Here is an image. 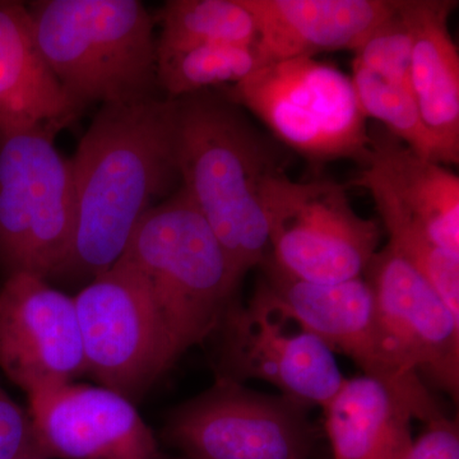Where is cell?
Listing matches in <instances>:
<instances>
[{"label": "cell", "instance_id": "obj_9", "mask_svg": "<svg viewBox=\"0 0 459 459\" xmlns=\"http://www.w3.org/2000/svg\"><path fill=\"white\" fill-rule=\"evenodd\" d=\"M86 373L132 400L174 364L140 277L122 262L75 296Z\"/></svg>", "mask_w": 459, "mask_h": 459}, {"label": "cell", "instance_id": "obj_11", "mask_svg": "<svg viewBox=\"0 0 459 459\" xmlns=\"http://www.w3.org/2000/svg\"><path fill=\"white\" fill-rule=\"evenodd\" d=\"M264 279L255 292L281 319L320 338L333 352L351 359L367 376L421 388L420 374L395 360L377 319L376 299L364 277L333 285L291 279L262 264Z\"/></svg>", "mask_w": 459, "mask_h": 459}, {"label": "cell", "instance_id": "obj_8", "mask_svg": "<svg viewBox=\"0 0 459 459\" xmlns=\"http://www.w3.org/2000/svg\"><path fill=\"white\" fill-rule=\"evenodd\" d=\"M309 410L286 395L217 377L212 388L172 413L168 437L192 459H307Z\"/></svg>", "mask_w": 459, "mask_h": 459}, {"label": "cell", "instance_id": "obj_20", "mask_svg": "<svg viewBox=\"0 0 459 459\" xmlns=\"http://www.w3.org/2000/svg\"><path fill=\"white\" fill-rule=\"evenodd\" d=\"M157 51L207 45H255L256 25L241 0H170L155 16Z\"/></svg>", "mask_w": 459, "mask_h": 459}, {"label": "cell", "instance_id": "obj_5", "mask_svg": "<svg viewBox=\"0 0 459 459\" xmlns=\"http://www.w3.org/2000/svg\"><path fill=\"white\" fill-rule=\"evenodd\" d=\"M225 98L250 111L277 141L313 162L369 155V129L351 77L316 57L271 62L234 86Z\"/></svg>", "mask_w": 459, "mask_h": 459}, {"label": "cell", "instance_id": "obj_13", "mask_svg": "<svg viewBox=\"0 0 459 459\" xmlns=\"http://www.w3.org/2000/svg\"><path fill=\"white\" fill-rule=\"evenodd\" d=\"M377 319L395 360L422 373L457 402L459 318L433 286L388 246L377 252L364 273Z\"/></svg>", "mask_w": 459, "mask_h": 459}, {"label": "cell", "instance_id": "obj_15", "mask_svg": "<svg viewBox=\"0 0 459 459\" xmlns=\"http://www.w3.org/2000/svg\"><path fill=\"white\" fill-rule=\"evenodd\" d=\"M323 411L333 459H400L413 442V419L427 425L446 416L427 386L367 374L344 380Z\"/></svg>", "mask_w": 459, "mask_h": 459}, {"label": "cell", "instance_id": "obj_4", "mask_svg": "<svg viewBox=\"0 0 459 459\" xmlns=\"http://www.w3.org/2000/svg\"><path fill=\"white\" fill-rule=\"evenodd\" d=\"M39 47L75 107L162 95L155 16L138 0H38L27 4Z\"/></svg>", "mask_w": 459, "mask_h": 459}, {"label": "cell", "instance_id": "obj_3", "mask_svg": "<svg viewBox=\"0 0 459 459\" xmlns=\"http://www.w3.org/2000/svg\"><path fill=\"white\" fill-rule=\"evenodd\" d=\"M117 262L143 283L174 361L220 328L243 281L181 186L148 211Z\"/></svg>", "mask_w": 459, "mask_h": 459}, {"label": "cell", "instance_id": "obj_19", "mask_svg": "<svg viewBox=\"0 0 459 459\" xmlns=\"http://www.w3.org/2000/svg\"><path fill=\"white\" fill-rule=\"evenodd\" d=\"M412 33L410 83L446 165L459 161V54L449 31L453 0H398Z\"/></svg>", "mask_w": 459, "mask_h": 459}, {"label": "cell", "instance_id": "obj_2", "mask_svg": "<svg viewBox=\"0 0 459 459\" xmlns=\"http://www.w3.org/2000/svg\"><path fill=\"white\" fill-rule=\"evenodd\" d=\"M174 133L180 186L243 280L270 256L263 186L283 157L220 90L175 99Z\"/></svg>", "mask_w": 459, "mask_h": 459}, {"label": "cell", "instance_id": "obj_22", "mask_svg": "<svg viewBox=\"0 0 459 459\" xmlns=\"http://www.w3.org/2000/svg\"><path fill=\"white\" fill-rule=\"evenodd\" d=\"M352 69L353 89L367 119L382 124L418 155L446 165L442 148L422 120L412 90L386 83L360 66Z\"/></svg>", "mask_w": 459, "mask_h": 459}, {"label": "cell", "instance_id": "obj_18", "mask_svg": "<svg viewBox=\"0 0 459 459\" xmlns=\"http://www.w3.org/2000/svg\"><path fill=\"white\" fill-rule=\"evenodd\" d=\"M81 114L39 47L27 4L0 0V134H56Z\"/></svg>", "mask_w": 459, "mask_h": 459}, {"label": "cell", "instance_id": "obj_25", "mask_svg": "<svg viewBox=\"0 0 459 459\" xmlns=\"http://www.w3.org/2000/svg\"><path fill=\"white\" fill-rule=\"evenodd\" d=\"M400 459H459L458 422L446 416L429 422Z\"/></svg>", "mask_w": 459, "mask_h": 459}, {"label": "cell", "instance_id": "obj_10", "mask_svg": "<svg viewBox=\"0 0 459 459\" xmlns=\"http://www.w3.org/2000/svg\"><path fill=\"white\" fill-rule=\"evenodd\" d=\"M286 323L255 296L247 307L235 300L220 325L222 344L217 377L240 385L249 379L264 380L286 397L325 410L346 377L327 344L301 328L295 333L287 332Z\"/></svg>", "mask_w": 459, "mask_h": 459}, {"label": "cell", "instance_id": "obj_12", "mask_svg": "<svg viewBox=\"0 0 459 459\" xmlns=\"http://www.w3.org/2000/svg\"><path fill=\"white\" fill-rule=\"evenodd\" d=\"M0 369L27 395L86 373L74 299L31 273L0 289Z\"/></svg>", "mask_w": 459, "mask_h": 459}, {"label": "cell", "instance_id": "obj_14", "mask_svg": "<svg viewBox=\"0 0 459 459\" xmlns=\"http://www.w3.org/2000/svg\"><path fill=\"white\" fill-rule=\"evenodd\" d=\"M29 403L42 459H160L132 401L107 386L66 383L29 395Z\"/></svg>", "mask_w": 459, "mask_h": 459}, {"label": "cell", "instance_id": "obj_21", "mask_svg": "<svg viewBox=\"0 0 459 459\" xmlns=\"http://www.w3.org/2000/svg\"><path fill=\"white\" fill-rule=\"evenodd\" d=\"M265 65L256 44L157 51V83L162 95L175 100L234 86Z\"/></svg>", "mask_w": 459, "mask_h": 459}, {"label": "cell", "instance_id": "obj_17", "mask_svg": "<svg viewBox=\"0 0 459 459\" xmlns=\"http://www.w3.org/2000/svg\"><path fill=\"white\" fill-rule=\"evenodd\" d=\"M267 63L358 49L395 0H241Z\"/></svg>", "mask_w": 459, "mask_h": 459}, {"label": "cell", "instance_id": "obj_7", "mask_svg": "<svg viewBox=\"0 0 459 459\" xmlns=\"http://www.w3.org/2000/svg\"><path fill=\"white\" fill-rule=\"evenodd\" d=\"M270 225L268 264L291 279L333 283L360 279L377 255L380 229L332 180L294 181L276 172L263 186ZM264 264V263H263Z\"/></svg>", "mask_w": 459, "mask_h": 459}, {"label": "cell", "instance_id": "obj_1", "mask_svg": "<svg viewBox=\"0 0 459 459\" xmlns=\"http://www.w3.org/2000/svg\"><path fill=\"white\" fill-rule=\"evenodd\" d=\"M71 164L74 238L57 279L89 283L122 258L148 211L180 186L174 100L101 105Z\"/></svg>", "mask_w": 459, "mask_h": 459}, {"label": "cell", "instance_id": "obj_6", "mask_svg": "<svg viewBox=\"0 0 459 459\" xmlns=\"http://www.w3.org/2000/svg\"><path fill=\"white\" fill-rule=\"evenodd\" d=\"M47 129L0 134V271L57 277L71 250L74 172Z\"/></svg>", "mask_w": 459, "mask_h": 459}, {"label": "cell", "instance_id": "obj_24", "mask_svg": "<svg viewBox=\"0 0 459 459\" xmlns=\"http://www.w3.org/2000/svg\"><path fill=\"white\" fill-rule=\"evenodd\" d=\"M41 458L29 413L0 386V459Z\"/></svg>", "mask_w": 459, "mask_h": 459}, {"label": "cell", "instance_id": "obj_23", "mask_svg": "<svg viewBox=\"0 0 459 459\" xmlns=\"http://www.w3.org/2000/svg\"><path fill=\"white\" fill-rule=\"evenodd\" d=\"M353 53L352 65L360 66L386 83L411 89L412 33L398 0L394 12L371 30Z\"/></svg>", "mask_w": 459, "mask_h": 459}, {"label": "cell", "instance_id": "obj_16", "mask_svg": "<svg viewBox=\"0 0 459 459\" xmlns=\"http://www.w3.org/2000/svg\"><path fill=\"white\" fill-rule=\"evenodd\" d=\"M350 186L389 199L435 246L459 255L458 175L413 152L383 126L369 131V155Z\"/></svg>", "mask_w": 459, "mask_h": 459}, {"label": "cell", "instance_id": "obj_26", "mask_svg": "<svg viewBox=\"0 0 459 459\" xmlns=\"http://www.w3.org/2000/svg\"><path fill=\"white\" fill-rule=\"evenodd\" d=\"M31 459H42V458H31Z\"/></svg>", "mask_w": 459, "mask_h": 459}]
</instances>
